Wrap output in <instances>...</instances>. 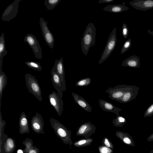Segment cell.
Masks as SVG:
<instances>
[{"instance_id": "cell-26", "label": "cell", "mask_w": 153, "mask_h": 153, "mask_svg": "<svg viewBox=\"0 0 153 153\" xmlns=\"http://www.w3.org/2000/svg\"><path fill=\"white\" fill-rule=\"evenodd\" d=\"M93 142V138H85L79 140L73 143V145L76 147H82L90 145Z\"/></svg>"}, {"instance_id": "cell-16", "label": "cell", "mask_w": 153, "mask_h": 153, "mask_svg": "<svg viewBox=\"0 0 153 153\" xmlns=\"http://www.w3.org/2000/svg\"><path fill=\"white\" fill-rule=\"evenodd\" d=\"M99 105L102 110L105 111H108L115 113L117 116L119 115V112L122 110L119 108L112 103L102 99L99 100Z\"/></svg>"}, {"instance_id": "cell-11", "label": "cell", "mask_w": 153, "mask_h": 153, "mask_svg": "<svg viewBox=\"0 0 153 153\" xmlns=\"http://www.w3.org/2000/svg\"><path fill=\"white\" fill-rule=\"evenodd\" d=\"M51 78L52 83L58 94L62 98L63 97V91L66 90V84L62 80L60 77L54 70L51 69Z\"/></svg>"}, {"instance_id": "cell-31", "label": "cell", "mask_w": 153, "mask_h": 153, "mask_svg": "<svg viewBox=\"0 0 153 153\" xmlns=\"http://www.w3.org/2000/svg\"><path fill=\"white\" fill-rule=\"evenodd\" d=\"M131 40L129 38L124 43L121 50V54L124 53L127 51L131 47Z\"/></svg>"}, {"instance_id": "cell-12", "label": "cell", "mask_w": 153, "mask_h": 153, "mask_svg": "<svg viewBox=\"0 0 153 153\" xmlns=\"http://www.w3.org/2000/svg\"><path fill=\"white\" fill-rule=\"evenodd\" d=\"M96 127L90 122H86L82 124L78 128L76 135L82 136L85 138L89 137L95 132Z\"/></svg>"}, {"instance_id": "cell-40", "label": "cell", "mask_w": 153, "mask_h": 153, "mask_svg": "<svg viewBox=\"0 0 153 153\" xmlns=\"http://www.w3.org/2000/svg\"><path fill=\"white\" fill-rule=\"evenodd\" d=\"M150 153H151L150 152ZM152 153H153V152H152Z\"/></svg>"}, {"instance_id": "cell-38", "label": "cell", "mask_w": 153, "mask_h": 153, "mask_svg": "<svg viewBox=\"0 0 153 153\" xmlns=\"http://www.w3.org/2000/svg\"><path fill=\"white\" fill-rule=\"evenodd\" d=\"M148 31L150 33V34L152 35L153 37V31H151L150 30H148Z\"/></svg>"}, {"instance_id": "cell-13", "label": "cell", "mask_w": 153, "mask_h": 153, "mask_svg": "<svg viewBox=\"0 0 153 153\" xmlns=\"http://www.w3.org/2000/svg\"><path fill=\"white\" fill-rule=\"evenodd\" d=\"M44 122L42 115L36 112L31 120V126L33 130L37 134H44Z\"/></svg>"}, {"instance_id": "cell-4", "label": "cell", "mask_w": 153, "mask_h": 153, "mask_svg": "<svg viewBox=\"0 0 153 153\" xmlns=\"http://www.w3.org/2000/svg\"><path fill=\"white\" fill-rule=\"evenodd\" d=\"M25 84L29 92L32 94L39 102L42 101L40 87L38 80L32 75L27 73L25 75Z\"/></svg>"}, {"instance_id": "cell-33", "label": "cell", "mask_w": 153, "mask_h": 153, "mask_svg": "<svg viewBox=\"0 0 153 153\" xmlns=\"http://www.w3.org/2000/svg\"><path fill=\"white\" fill-rule=\"evenodd\" d=\"M100 153H114V150L103 145L100 146L98 148Z\"/></svg>"}, {"instance_id": "cell-34", "label": "cell", "mask_w": 153, "mask_h": 153, "mask_svg": "<svg viewBox=\"0 0 153 153\" xmlns=\"http://www.w3.org/2000/svg\"><path fill=\"white\" fill-rule=\"evenodd\" d=\"M153 115V103L146 110L144 114V117H151Z\"/></svg>"}, {"instance_id": "cell-30", "label": "cell", "mask_w": 153, "mask_h": 153, "mask_svg": "<svg viewBox=\"0 0 153 153\" xmlns=\"http://www.w3.org/2000/svg\"><path fill=\"white\" fill-rule=\"evenodd\" d=\"M91 82V79L90 77H87L81 79L77 81L75 85L79 87H84L88 85Z\"/></svg>"}, {"instance_id": "cell-19", "label": "cell", "mask_w": 153, "mask_h": 153, "mask_svg": "<svg viewBox=\"0 0 153 153\" xmlns=\"http://www.w3.org/2000/svg\"><path fill=\"white\" fill-rule=\"evenodd\" d=\"M72 95L75 102L85 111L90 113L92 111V108L90 104L82 97L74 92H72Z\"/></svg>"}, {"instance_id": "cell-35", "label": "cell", "mask_w": 153, "mask_h": 153, "mask_svg": "<svg viewBox=\"0 0 153 153\" xmlns=\"http://www.w3.org/2000/svg\"><path fill=\"white\" fill-rule=\"evenodd\" d=\"M122 33L123 37L125 39H126L128 37L129 33V30L125 23H124L122 25Z\"/></svg>"}, {"instance_id": "cell-8", "label": "cell", "mask_w": 153, "mask_h": 153, "mask_svg": "<svg viewBox=\"0 0 153 153\" xmlns=\"http://www.w3.org/2000/svg\"><path fill=\"white\" fill-rule=\"evenodd\" d=\"M39 24L45 42L51 48L53 49L54 45V39L53 34L48 28L47 22L42 17H40Z\"/></svg>"}, {"instance_id": "cell-39", "label": "cell", "mask_w": 153, "mask_h": 153, "mask_svg": "<svg viewBox=\"0 0 153 153\" xmlns=\"http://www.w3.org/2000/svg\"><path fill=\"white\" fill-rule=\"evenodd\" d=\"M17 153H23V152L22 150L19 149L18 150Z\"/></svg>"}, {"instance_id": "cell-21", "label": "cell", "mask_w": 153, "mask_h": 153, "mask_svg": "<svg viewBox=\"0 0 153 153\" xmlns=\"http://www.w3.org/2000/svg\"><path fill=\"white\" fill-rule=\"evenodd\" d=\"M115 135L125 144L131 146H135L133 138L128 134L122 131H117L116 132Z\"/></svg>"}, {"instance_id": "cell-9", "label": "cell", "mask_w": 153, "mask_h": 153, "mask_svg": "<svg viewBox=\"0 0 153 153\" xmlns=\"http://www.w3.org/2000/svg\"><path fill=\"white\" fill-rule=\"evenodd\" d=\"M22 0H15L10 4L2 13L1 20L6 22H9L14 18L18 12L19 3Z\"/></svg>"}, {"instance_id": "cell-2", "label": "cell", "mask_w": 153, "mask_h": 153, "mask_svg": "<svg viewBox=\"0 0 153 153\" xmlns=\"http://www.w3.org/2000/svg\"><path fill=\"white\" fill-rule=\"evenodd\" d=\"M6 124L5 120L0 121V153H13L16 148L15 141L4 133Z\"/></svg>"}, {"instance_id": "cell-37", "label": "cell", "mask_w": 153, "mask_h": 153, "mask_svg": "<svg viewBox=\"0 0 153 153\" xmlns=\"http://www.w3.org/2000/svg\"><path fill=\"white\" fill-rule=\"evenodd\" d=\"M147 140L148 142L153 141V133L148 137Z\"/></svg>"}, {"instance_id": "cell-27", "label": "cell", "mask_w": 153, "mask_h": 153, "mask_svg": "<svg viewBox=\"0 0 153 153\" xmlns=\"http://www.w3.org/2000/svg\"><path fill=\"white\" fill-rule=\"evenodd\" d=\"M126 122V119L120 115L117 116L116 118L114 119L112 122L114 126L120 127H122Z\"/></svg>"}, {"instance_id": "cell-22", "label": "cell", "mask_w": 153, "mask_h": 153, "mask_svg": "<svg viewBox=\"0 0 153 153\" xmlns=\"http://www.w3.org/2000/svg\"><path fill=\"white\" fill-rule=\"evenodd\" d=\"M22 144L25 147L22 150L23 153H39V149L33 145L32 139L27 138L23 141Z\"/></svg>"}, {"instance_id": "cell-25", "label": "cell", "mask_w": 153, "mask_h": 153, "mask_svg": "<svg viewBox=\"0 0 153 153\" xmlns=\"http://www.w3.org/2000/svg\"><path fill=\"white\" fill-rule=\"evenodd\" d=\"M7 84V78L2 70H0V109L3 91Z\"/></svg>"}, {"instance_id": "cell-28", "label": "cell", "mask_w": 153, "mask_h": 153, "mask_svg": "<svg viewBox=\"0 0 153 153\" xmlns=\"http://www.w3.org/2000/svg\"><path fill=\"white\" fill-rule=\"evenodd\" d=\"M61 0H45L44 5H45L47 9L51 10L54 9Z\"/></svg>"}, {"instance_id": "cell-10", "label": "cell", "mask_w": 153, "mask_h": 153, "mask_svg": "<svg viewBox=\"0 0 153 153\" xmlns=\"http://www.w3.org/2000/svg\"><path fill=\"white\" fill-rule=\"evenodd\" d=\"M50 104L52 106L58 115L61 116L63 110V102L62 98L53 91L48 95Z\"/></svg>"}, {"instance_id": "cell-7", "label": "cell", "mask_w": 153, "mask_h": 153, "mask_svg": "<svg viewBox=\"0 0 153 153\" xmlns=\"http://www.w3.org/2000/svg\"><path fill=\"white\" fill-rule=\"evenodd\" d=\"M25 42L27 43L32 49L35 58L41 59L42 58L41 48L38 40L33 34L29 33L26 35L24 38Z\"/></svg>"}, {"instance_id": "cell-20", "label": "cell", "mask_w": 153, "mask_h": 153, "mask_svg": "<svg viewBox=\"0 0 153 153\" xmlns=\"http://www.w3.org/2000/svg\"><path fill=\"white\" fill-rule=\"evenodd\" d=\"M140 65L139 58L136 55H132L122 62V66L138 68Z\"/></svg>"}, {"instance_id": "cell-17", "label": "cell", "mask_w": 153, "mask_h": 153, "mask_svg": "<svg viewBox=\"0 0 153 153\" xmlns=\"http://www.w3.org/2000/svg\"><path fill=\"white\" fill-rule=\"evenodd\" d=\"M19 131L20 134H24L30 132L28 121L25 113L22 112L19 119Z\"/></svg>"}, {"instance_id": "cell-24", "label": "cell", "mask_w": 153, "mask_h": 153, "mask_svg": "<svg viewBox=\"0 0 153 153\" xmlns=\"http://www.w3.org/2000/svg\"><path fill=\"white\" fill-rule=\"evenodd\" d=\"M7 53L5 48L4 34L3 33L0 37V70H2L3 58Z\"/></svg>"}, {"instance_id": "cell-18", "label": "cell", "mask_w": 153, "mask_h": 153, "mask_svg": "<svg viewBox=\"0 0 153 153\" xmlns=\"http://www.w3.org/2000/svg\"><path fill=\"white\" fill-rule=\"evenodd\" d=\"M52 69L55 71L60 77L64 83L65 84V72L63 64V59L62 57L59 60L57 59Z\"/></svg>"}, {"instance_id": "cell-6", "label": "cell", "mask_w": 153, "mask_h": 153, "mask_svg": "<svg viewBox=\"0 0 153 153\" xmlns=\"http://www.w3.org/2000/svg\"><path fill=\"white\" fill-rule=\"evenodd\" d=\"M133 85H121L110 87L106 92L109 94V97L118 102L123 97L125 93L131 89Z\"/></svg>"}, {"instance_id": "cell-36", "label": "cell", "mask_w": 153, "mask_h": 153, "mask_svg": "<svg viewBox=\"0 0 153 153\" xmlns=\"http://www.w3.org/2000/svg\"><path fill=\"white\" fill-rule=\"evenodd\" d=\"M114 0H100L98 2L100 3H110L113 1Z\"/></svg>"}, {"instance_id": "cell-5", "label": "cell", "mask_w": 153, "mask_h": 153, "mask_svg": "<svg viewBox=\"0 0 153 153\" xmlns=\"http://www.w3.org/2000/svg\"><path fill=\"white\" fill-rule=\"evenodd\" d=\"M117 41L116 28L114 27L108 38L106 44L99 60V65L104 62L111 55L116 46Z\"/></svg>"}, {"instance_id": "cell-1", "label": "cell", "mask_w": 153, "mask_h": 153, "mask_svg": "<svg viewBox=\"0 0 153 153\" xmlns=\"http://www.w3.org/2000/svg\"><path fill=\"white\" fill-rule=\"evenodd\" d=\"M96 27L92 23L88 24L81 39V46L82 53L86 56L90 47L95 45Z\"/></svg>"}, {"instance_id": "cell-15", "label": "cell", "mask_w": 153, "mask_h": 153, "mask_svg": "<svg viewBox=\"0 0 153 153\" xmlns=\"http://www.w3.org/2000/svg\"><path fill=\"white\" fill-rule=\"evenodd\" d=\"M139 90L138 87L133 85L132 87L126 92L118 102L122 103H126L134 100L138 94Z\"/></svg>"}, {"instance_id": "cell-23", "label": "cell", "mask_w": 153, "mask_h": 153, "mask_svg": "<svg viewBox=\"0 0 153 153\" xmlns=\"http://www.w3.org/2000/svg\"><path fill=\"white\" fill-rule=\"evenodd\" d=\"M129 9L128 7L124 4L108 5L103 8L105 11L114 13H119Z\"/></svg>"}, {"instance_id": "cell-3", "label": "cell", "mask_w": 153, "mask_h": 153, "mask_svg": "<svg viewBox=\"0 0 153 153\" xmlns=\"http://www.w3.org/2000/svg\"><path fill=\"white\" fill-rule=\"evenodd\" d=\"M50 121L51 126L57 136L65 144L71 146L73 144L71 138V131L68 130L59 121L51 117Z\"/></svg>"}, {"instance_id": "cell-14", "label": "cell", "mask_w": 153, "mask_h": 153, "mask_svg": "<svg viewBox=\"0 0 153 153\" xmlns=\"http://www.w3.org/2000/svg\"><path fill=\"white\" fill-rule=\"evenodd\" d=\"M129 4L136 10L146 11L153 8V0H134Z\"/></svg>"}, {"instance_id": "cell-32", "label": "cell", "mask_w": 153, "mask_h": 153, "mask_svg": "<svg viewBox=\"0 0 153 153\" xmlns=\"http://www.w3.org/2000/svg\"><path fill=\"white\" fill-rule=\"evenodd\" d=\"M102 143V145L105 146L113 150H114V146L108 138L105 137L103 139Z\"/></svg>"}, {"instance_id": "cell-41", "label": "cell", "mask_w": 153, "mask_h": 153, "mask_svg": "<svg viewBox=\"0 0 153 153\" xmlns=\"http://www.w3.org/2000/svg\"></svg>"}, {"instance_id": "cell-29", "label": "cell", "mask_w": 153, "mask_h": 153, "mask_svg": "<svg viewBox=\"0 0 153 153\" xmlns=\"http://www.w3.org/2000/svg\"><path fill=\"white\" fill-rule=\"evenodd\" d=\"M25 65L29 68L35 70L41 71L42 68L40 64L34 61H27L25 62Z\"/></svg>"}]
</instances>
